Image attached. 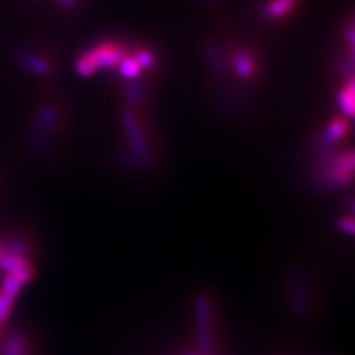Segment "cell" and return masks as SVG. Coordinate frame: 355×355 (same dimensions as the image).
Returning <instances> with one entry per match:
<instances>
[{
  "instance_id": "obj_1",
  "label": "cell",
  "mask_w": 355,
  "mask_h": 355,
  "mask_svg": "<svg viewBox=\"0 0 355 355\" xmlns=\"http://www.w3.org/2000/svg\"><path fill=\"white\" fill-rule=\"evenodd\" d=\"M2 355H27L26 342L19 331H12L6 338L2 348Z\"/></svg>"
},
{
  "instance_id": "obj_2",
  "label": "cell",
  "mask_w": 355,
  "mask_h": 355,
  "mask_svg": "<svg viewBox=\"0 0 355 355\" xmlns=\"http://www.w3.org/2000/svg\"><path fill=\"white\" fill-rule=\"evenodd\" d=\"M24 266H27V262L24 258H18V257H14V254H2L0 257V268H2L3 271H6L8 274H14L15 271L24 268Z\"/></svg>"
},
{
  "instance_id": "obj_3",
  "label": "cell",
  "mask_w": 355,
  "mask_h": 355,
  "mask_svg": "<svg viewBox=\"0 0 355 355\" xmlns=\"http://www.w3.org/2000/svg\"><path fill=\"white\" fill-rule=\"evenodd\" d=\"M22 286H24V283L18 280L14 274H8L2 282V293L15 299L17 295L21 292Z\"/></svg>"
},
{
  "instance_id": "obj_4",
  "label": "cell",
  "mask_w": 355,
  "mask_h": 355,
  "mask_svg": "<svg viewBox=\"0 0 355 355\" xmlns=\"http://www.w3.org/2000/svg\"><path fill=\"white\" fill-rule=\"evenodd\" d=\"M14 301L15 299L9 297L8 295L0 292V323H3V321L8 320L10 311H12Z\"/></svg>"
},
{
  "instance_id": "obj_5",
  "label": "cell",
  "mask_w": 355,
  "mask_h": 355,
  "mask_svg": "<svg viewBox=\"0 0 355 355\" xmlns=\"http://www.w3.org/2000/svg\"><path fill=\"white\" fill-rule=\"evenodd\" d=\"M288 5H291V0H280V2H275L274 5H271L270 8V12L277 15V14H282L283 9L286 10L288 8Z\"/></svg>"
},
{
  "instance_id": "obj_6",
  "label": "cell",
  "mask_w": 355,
  "mask_h": 355,
  "mask_svg": "<svg viewBox=\"0 0 355 355\" xmlns=\"http://www.w3.org/2000/svg\"><path fill=\"white\" fill-rule=\"evenodd\" d=\"M2 253H3V246H2V244H0V257H2Z\"/></svg>"
},
{
  "instance_id": "obj_7",
  "label": "cell",
  "mask_w": 355,
  "mask_h": 355,
  "mask_svg": "<svg viewBox=\"0 0 355 355\" xmlns=\"http://www.w3.org/2000/svg\"><path fill=\"white\" fill-rule=\"evenodd\" d=\"M188 355H202V354H188Z\"/></svg>"
}]
</instances>
